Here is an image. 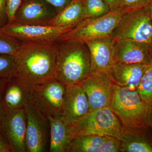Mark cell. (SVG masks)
Returning <instances> with one entry per match:
<instances>
[{
    "label": "cell",
    "mask_w": 152,
    "mask_h": 152,
    "mask_svg": "<svg viewBox=\"0 0 152 152\" xmlns=\"http://www.w3.org/2000/svg\"><path fill=\"white\" fill-rule=\"evenodd\" d=\"M57 14L53 6L42 0H23L12 23L48 26Z\"/></svg>",
    "instance_id": "11"
},
{
    "label": "cell",
    "mask_w": 152,
    "mask_h": 152,
    "mask_svg": "<svg viewBox=\"0 0 152 152\" xmlns=\"http://www.w3.org/2000/svg\"><path fill=\"white\" fill-rule=\"evenodd\" d=\"M120 140V152H152V131L149 126H125Z\"/></svg>",
    "instance_id": "17"
},
{
    "label": "cell",
    "mask_w": 152,
    "mask_h": 152,
    "mask_svg": "<svg viewBox=\"0 0 152 152\" xmlns=\"http://www.w3.org/2000/svg\"><path fill=\"white\" fill-rule=\"evenodd\" d=\"M105 137L95 134L78 136L72 142L69 152H100Z\"/></svg>",
    "instance_id": "21"
},
{
    "label": "cell",
    "mask_w": 152,
    "mask_h": 152,
    "mask_svg": "<svg viewBox=\"0 0 152 152\" xmlns=\"http://www.w3.org/2000/svg\"><path fill=\"white\" fill-rule=\"evenodd\" d=\"M7 2V0H0V28L6 26L9 23Z\"/></svg>",
    "instance_id": "30"
},
{
    "label": "cell",
    "mask_w": 152,
    "mask_h": 152,
    "mask_svg": "<svg viewBox=\"0 0 152 152\" xmlns=\"http://www.w3.org/2000/svg\"><path fill=\"white\" fill-rule=\"evenodd\" d=\"M121 15L118 9L99 18L85 19L66 33L59 42L71 40L84 41L111 35Z\"/></svg>",
    "instance_id": "7"
},
{
    "label": "cell",
    "mask_w": 152,
    "mask_h": 152,
    "mask_svg": "<svg viewBox=\"0 0 152 152\" xmlns=\"http://www.w3.org/2000/svg\"><path fill=\"white\" fill-rule=\"evenodd\" d=\"M22 42L0 32V55L14 56L21 45Z\"/></svg>",
    "instance_id": "24"
},
{
    "label": "cell",
    "mask_w": 152,
    "mask_h": 152,
    "mask_svg": "<svg viewBox=\"0 0 152 152\" xmlns=\"http://www.w3.org/2000/svg\"><path fill=\"white\" fill-rule=\"evenodd\" d=\"M5 113L3 107L2 103V97H0V124L4 116Z\"/></svg>",
    "instance_id": "36"
},
{
    "label": "cell",
    "mask_w": 152,
    "mask_h": 152,
    "mask_svg": "<svg viewBox=\"0 0 152 152\" xmlns=\"http://www.w3.org/2000/svg\"><path fill=\"white\" fill-rule=\"evenodd\" d=\"M85 19L103 16L110 11L104 0H84Z\"/></svg>",
    "instance_id": "22"
},
{
    "label": "cell",
    "mask_w": 152,
    "mask_h": 152,
    "mask_svg": "<svg viewBox=\"0 0 152 152\" xmlns=\"http://www.w3.org/2000/svg\"><path fill=\"white\" fill-rule=\"evenodd\" d=\"M58 43L22 42L14 56L15 77L26 86L56 79Z\"/></svg>",
    "instance_id": "1"
},
{
    "label": "cell",
    "mask_w": 152,
    "mask_h": 152,
    "mask_svg": "<svg viewBox=\"0 0 152 152\" xmlns=\"http://www.w3.org/2000/svg\"><path fill=\"white\" fill-rule=\"evenodd\" d=\"M149 49L150 56L152 60V41L149 44Z\"/></svg>",
    "instance_id": "37"
},
{
    "label": "cell",
    "mask_w": 152,
    "mask_h": 152,
    "mask_svg": "<svg viewBox=\"0 0 152 152\" xmlns=\"http://www.w3.org/2000/svg\"><path fill=\"white\" fill-rule=\"evenodd\" d=\"M13 152H26V115L25 108L7 113L0 124Z\"/></svg>",
    "instance_id": "12"
},
{
    "label": "cell",
    "mask_w": 152,
    "mask_h": 152,
    "mask_svg": "<svg viewBox=\"0 0 152 152\" xmlns=\"http://www.w3.org/2000/svg\"><path fill=\"white\" fill-rule=\"evenodd\" d=\"M58 43L56 79L63 84H80L91 75L88 48L84 41L71 40Z\"/></svg>",
    "instance_id": "2"
},
{
    "label": "cell",
    "mask_w": 152,
    "mask_h": 152,
    "mask_svg": "<svg viewBox=\"0 0 152 152\" xmlns=\"http://www.w3.org/2000/svg\"><path fill=\"white\" fill-rule=\"evenodd\" d=\"M144 8L152 19V0H150L149 2L148 3Z\"/></svg>",
    "instance_id": "35"
},
{
    "label": "cell",
    "mask_w": 152,
    "mask_h": 152,
    "mask_svg": "<svg viewBox=\"0 0 152 152\" xmlns=\"http://www.w3.org/2000/svg\"><path fill=\"white\" fill-rule=\"evenodd\" d=\"M9 80L10 79L0 77V97L2 96L4 90Z\"/></svg>",
    "instance_id": "33"
},
{
    "label": "cell",
    "mask_w": 152,
    "mask_h": 152,
    "mask_svg": "<svg viewBox=\"0 0 152 152\" xmlns=\"http://www.w3.org/2000/svg\"><path fill=\"white\" fill-rule=\"evenodd\" d=\"M150 0H120L119 10L122 15L145 7Z\"/></svg>",
    "instance_id": "26"
},
{
    "label": "cell",
    "mask_w": 152,
    "mask_h": 152,
    "mask_svg": "<svg viewBox=\"0 0 152 152\" xmlns=\"http://www.w3.org/2000/svg\"><path fill=\"white\" fill-rule=\"evenodd\" d=\"M53 6L57 12L59 13L65 8L73 0H42Z\"/></svg>",
    "instance_id": "29"
},
{
    "label": "cell",
    "mask_w": 152,
    "mask_h": 152,
    "mask_svg": "<svg viewBox=\"0 0 152 152\" xmlns=\"http://www.w3.org/2000/svg\"><path fill=\"white\" fill-rule=\"evenodd\" d=\"M137 90L142 99L147 104L152 102V60L144 73Z\"/></svg>",
    "instance_id": "23"
},
{
    "label": "cell",
    "mask_w": 152,
    "mask_h": 152,
    "mask_svg": "<svg viewBox=\"0 0 152 152\" xmlns=\"http://www.w3.org/2000/svg\"><path fill=\"white\" fill-rule=\"evenodd\" d=\"M29 101L47 118L63 116L66 86L56 79L26 86Z\"/></svg>",
    "instance_id": "5"
},
{
    "label": "cell",
    "mask_w": 152,
    "mask_h": 152,
    "mask_svg": "<svg viewBox=\"0 0 152 152\" xmlns=\"http://www.w3.org/2000/svg\"><path fill=\"white\" fill-rule=\"evenodd\" d=\"M148 125L152 131V102L149 105Z\"/></svg>",
    "instance_id": "34"
},
{
    "label": "cell",
    "mask_w": 152,
    "mask_h": 152,
    "mask_svg": "<svg viewBox=\"0 0 152 152\" xmlns=\"http://www.w3.org/2000/svg\"><path fill=\"white\" fill-rule=\"evenodd\" d=\"M29 101L26 85L14 77L9 80L2 96L5 113L24 109Z\"/></svg>",
    "instance_id": "19"
},
{
    "label": "cell",
    "mask_w": 152,
    "mask_h": 152,
    "mask_svg": "<svg viewBox=\"0 0 152 152\" xmlns=\"http://www.w3.org/2000/svg\"><path fill=\"white\" fill-rule=\"evenodd\" d=\"M0 152H13L12 150L0 127Z\"/></svg>",
    "instance_id": "31"
},
{
    "label": "cell",
    "mask_w": 152,
    "mask_h": 152,
    "mask_svg": "<svg viewBox=\"0 0 152 152\" xmlns=\"http://www.w3.org/2000/svg\"><path fill=\"white\" fill-rule=\"evenodd\" d=\"M149 105L142 99L137 90L113 85L108 107L126 126H149Z\"/></svg>",
    "instance_id": "3"
},
{
    "label": "cell",
    "mask_w": 152,
    "mask_h": 152,
    "mask_svg": "<svg viewBox=\"0 0 152 152\" xmlns=\"http://www.w3.org/2000/svg\"><path fill=\"white\" fill-rule=\"evenodd\" d=\"M148 64L115 63L107 74L113 84L137 90Z\"/></svg>",
    "instance_id": "16"
},
{
    "label": "cell",
    "mask_w": 152,
    "mask_h": 152,
    "mask_svg": "<svg viewBox=\"0 0 152 152\" xmlns=\"http://www.w3.org/2000/svg\"><path fill=\"white\" fill-rule=\"evenodd\" d=\"M50 127V152H69L74 138L71 131V125L63 116L49 117Z\"/></svg>",
    "instance_id": "18"
},
{
    "label": "cell",
    "mask_w": 152,
    "mask_h": 152,
    "mask_svg": "<svg viewBox=\"0 0 152 152\" xmlns=\"http://www.w3.org/2000/svg\"><path fill=\"white\" fill-rule=\"evenodd\" d=\"M73 28L49 26L8 23L0 28V32L21 42H58Z\"/></svg>",
    "instance_id": "9"
},
{
    "label": "cell",
    "mask_w": 152,
    "mask_h": 152,
    "mask_svg": "<svg viewBox=\"0 0 152 152\" xmlns=\"http://www.w3.org/2000/svg\"><path fill=\"white\" fill-rule=\"evenodd\" d=\"M80 85L88 98L89 112L108 107L113 83L107 72L92 74Z\"/></svg>",
    "instance_id": "10"
},
{
    "label": "cell",
    "mask_w": 152,
    "mask_h": 152,
    "mask_svg": "<svg viewBox=\"0 0 152 152\" xmlns=\"http://www.w3.org/2000/svg\"><path fill=\"white\" fill-rule=\"evenodd\" d=\"M84 0H73L49 23V26L74 28L85 20Z\"/></svg>",
    "instance_id": "20"
},
{
    "label": "cell",
    "mask_w": 152,
    "mask_h": 152,
    "mask_svg": "<svg viewBox=\"0 0 152 152\" xmlns=\"http://www.w3.org/2000/svg\"><path fill=\"white\" fill-rule=\"evenodd\" d=\"M15 64L14 57L0 55V77L10 79L15 77Z\"/></svg>",
    "instance_id": "25"
},
{
    "label": "cell",
    "mask_w": 152,
    "mask_h": 152,
    "mask_svg": "<svg viewBox=\"0 0 152 152\" xmlns=\"http://www.w3.org/2000/svg\"><path fill=\"white\" fill-rule=\"evenodd\" d=\"M108 6L110 10H118L119 7L120 0H104Z\"/></svg>",
    "instance_id": "32"
},
{
    "label": "cell",
    "mask_w": 152,
    "mask_h": 152,
    "mask_svg": "<svg viewBox=\"0 0 152 152\" xmlns=\"http://www.w3.org/2000/svg\"><path fill=\"white\" fill-rule=\"evenodd\" d=\"M22 1L23 0H7V12L8 17V23H12L13 22L15 15Z\"/></svg>",
    "instance_id": "28"
},
{
    "label": "cell",
    "mask_w": 152,
    "mask_h": 152,
    "mask_svg": "<svg viewBox=\"0 0 152 152\" xmlns=\"http://www.w3.org/2000/svg\"><path fill=\"white\" fill-rule=\"evenodd\" d=\"M121 140L114 137L106 136L100 152H119Z\"/></svg>",
    "instance_id": "27"
},
{
    "label": "cell",
    "mask_w": 152,
    "mask_h": 152,
    "mask_svg": "<svg viewBox=\"0 0 152 152\" xmlns=\"http://www.w3.org/2000/svg\"><path fill=\"white\" fill-rule=\"evenodd\" d=\"M89 112L88 101L81 85L66 86L63 116L66 121L75 124Z\"/></svg>",
    "instance_id": "14"
},
{
    "label": "cell",
    "mask_w": 152,
    "mask_h": 152,
    "mask_svg": "<svg viewBox=\"0 0 152 152\" xmlns=\"http://www.w3.org/2000/svg\"><path fill=\"white\" fill-rule=\"evenodd\" d=\"M125 126L118 116L109 107L88 113L74 125H71L74 139L78 136L95 134L121 139Z\"/></svg>",
    "instance_id": "4"
},
{
    "label": "cell",
    "mask_w": 152,
    "mask_h": 152,
    "mask_svg": "<svg viewBox=\"0 0 152 152\" xmlns=\"http://www.w3.org/2000/svg\"><path fill=\"white\" fill-rule=\"evenodd\" d=\"M116 39L110 35L84 41L88 48L91 61V75L107 72L115 63L114 47Z\"/></svg>",
    "instance_id": "13"
},
{
    "label": "cell",
    "mask_w": 152,
    "mask_h": 152,
    "mask_svg": "<svg viewBox=\"0 0 152 152\" xmlns=\"http://www.w3.org/2000/svg\"><path fill=\"white\" fill-rule=\"evenodd\" d=\"M151 60L149 44L130 39H116L114 62L148 64Z\"/></svg>",
    "instance_id": "15"
},
{
    "label": "cell",
    "mask_w": 152,
    "mask_h": 152,
    "mask_svg": "<svg viewBox=\"0 0 152 152\" xmlns=\"http://www.w3.org/2000/svg\"><path fill=\"white\" fill-rule=\"evenodd\" d=\"M26 115V144L27 152L47 151L50 147L49 120L29 102L25 107Z\"/></svg>",
    "instance_id": "8"
},
{
    "label": "cell",
    "mask_w": 152,
    "mask_h": 152,
    "mask_svg": "<svg viewBox=\"0 0 152 152\" xmlns=\"http://www.w3.org/2000/svg\"><path fill=\"white\" fill-rule=\"evenodd\" d=\"M110 36L149 44L152 41V19L144 8L123 14Z\"/></svg>",
    "instance_id": "6"
}]
</instances>
